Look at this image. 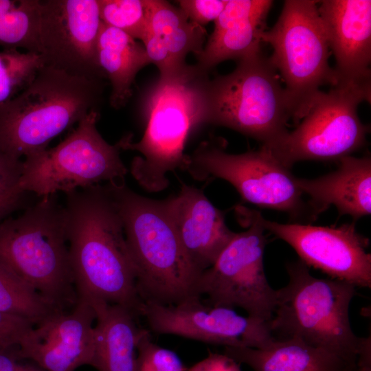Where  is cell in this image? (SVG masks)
Instances as JSON below:
<instances>
[{
  "mask_svg": "<svg viewBox=\"0 0 371 371\" xmlns=\"http://www.w3.org/2000/svg\"><path fill=\"white\" fill-rule=\"evenodd\" d=\"M288 284L276 290L269 327L275 339H295L357 365L370 338L357 336L349 319L356 286L311 275L302 261L286 265Z\"/></svg>",
  "mask_w": 371,
  "mask_h": 371,
  "instance_id": "obj_4",
  "label": "cell"
},
{
  "mask_svg": "<svg viewBox=\"0 0 371 371\" xmlns=\"http://www.w3.org/2000/svg\"><path fill=\"white\" fill-rule=\"evenodd\" d=\"M102 80L42 67L32 82L0 108V151L21 159L98 109Z\"/></svg>",
  "mask_w": 371,
  "mask_h": 371,
  "instance_id": "obj_5",
  "label": "cell"
},
{
  "mask_svg": "<svg viewBox=\"0 0 371 371\" xmlns=\"http://www.w3.org/2000/svg\"><path fill=\"white\" fill-rule=\"evenodd\" d=\"M269 0H229L214 21V27L196 65L208 72L223 61H238L261 53L262 36L273 5Z\"/></svg>",
  "mask_w": 371,
  "mask_h": 371,
  "instance_id": "obj_19",
  "label": "cell"
},
{
  "mask_svg": "<svg viewBox=\"0 0 371 371\" xmlns=\"http://www.w3.org/2000/svg\"><path fill=\"white\" fill-rule=\"evenodd\" d=\"M44 66L38 53L17 49L0 51V108L21 93Z\"/></svg>",
  "mask_w": 371,
  "mask_h": 371,
  "instance_id": "obj_27",
  "label": "cell"
},
{
  "mask_svg": "<svg viewBox=\"0 0 371 371\" xmlns=\"http://www.w3.org/2000/svg\"><path fill=\"white\" fill-rule=\"evenodd\" d=\"M338 168L319 177H296V183L318 215L334 205L339 215L357 219L371 213V159L345 156Z\"/></svg>",
  "mask_w": 371,
  "mask_h": 371,
  "instance_id": "obj_20",
  "label": "cell"
},
{
  "mask_svg": "<svg viewBox=\"0 0 371 371\" xmlns=\"http://www.w3.org/2000/svg\"><path fill=\"white\" fill-rule=\"evenodd\" d=\"M23 161L0 151V222L19 207L26 192L20 188Z\"/></svg>",
  "mask_w": 371,
  "mask_h": 371,
  "instance_id": "obj_30",
  "label": "cell"
},
{
  "mask_svg": "<svg viewBox=\"0 0 371 371\" xmlns=\"http://www.w3.org/2000/svg\"><path fill=\"white\" fill-rule=\"evenodd\" d=\"M34 326L23 318L0 312V353L15 355L20 343Z\"/></svg>",
  "mask_w": 371,
  "mask_h": 371,
  "instance_id": "obj_31",
  "label": "cell"
},
{
  "mask_svg": "<svg viewBox=\"0 0 371 371\" xmlns=\"http://www.w3.org/2000/svg\"><path fill=\"white\" fill-rule=\"evenodd\" d=\"M97 60L104 78L111 85V106H124L132 95V86L137 73L150 64L143 44L102 22Z\"/></svg>",
  "mask_w": 371,
  "mask_h": 371,
  "instance_id": "obj_23",
  "label": "cell"
},
{
  "mask_svg": "<svg viewBox=\"0 0 371 371\" xmlns=\"http://www.w3.org/2000/svg\"><path fill=\"white\" fill-rule=\"evenodd\" d=\"M140 316L157 334L224 347L262 349L275 340L269 322L240 315L234 308L210 304L201 297L170 305L144 302Z\"/></svg>",
  "mask_w": 371,
  "mask_h": 371,
  "instance_id": "obj_13",
  "label": "cell"
},
{
  "mask_svg": "<svg viewBox=\"0 0 371 371\" xmlns=\"http://www.w3.org/2000/svg\"><path fill=\"white\" fill-rule=\"evenodd\" d=\"M187 370L175 352L154 343L150 330L145 329L137 347L136 371Z\"/></svg>",
  "mask_w": 371,
  "mask_h": 371,
  "instance_id": "obj_29",
  "label": "cell"
},
{
  "mask_svg": "<svg viewBox=\"0 0 371 371\" xmlns=\"http://www.w3.org/2000/svg\"><path fill=\"white\" fill-rule=\"evenodd\" d=\"M0 262L56 311L76 304L65 207L54 194L0 222Z\"/></svg>",
  "mask_w": 371,
  "mask_h": 371,
  "instance_id": "obj_6",
  "label": "cell"
},
{
  "mask_svg": "<svg viewBox=\"0 0 371 371\" xmlns=\"http://www.w3.org/2000/svg\"><path fill=\"white\" fill-rule=\"evenodd\" d=\"M21 361L13 354L0 353V371H44L34 363Z\"/></svg>",
  "mask_w": 371,
  "mask_h": 371,
  "instance_id": "obj_34",
  "label": "cell"
},
{
  "mask_svg": "<svg viewBox=\"0 0 371 371\" xmlns=\"http://www.w3.org/2000/svg\"><path fill=\"white\" fill-rule=\"evenodd\" d=\"M261 223L265 230L288 243L307 266L356 287H371L370 241L354 223L339 227L283 224L263 216Z\"/></svg>",
  "mask_w": 371,
  "mask_h": 371,
  "instance_id": "obj_15",
  "label": "cell"
},
{
  "mask_svg": "<svg viewBox=\"0 0 371 371\" xmlns=\"http://www.w3.org/2000/svg\"><path fill=\"white\" fill-rule=\"evenodd\" d=\"M291 113L284 89L262 53L239 60L210 80L205 124L225 126L269 144L287 131Z\"/></svg>",
  "mask_w": 371,
  "mask_h": 371,
  "instance_id": "obj_8",
  "label": "cell"
},
{
  "mask_svg": "<svg viewBox=\"0 0 371 371\" xmlns=\"http://www.w3.org/2000/svg\"><path fill=\"white\" fill-rule=\"evenodd\" d=\"M179 8L192 23L201 27L215 20L220 15L227 0H181Z\"/></svg>",
  "mask_w": 371,
  "mask_h": 371,
  "instance_id": "obj_32",
  "label": "cell"
},
{
  "mask_svg": "<svg viewBox=\"0 0 371 371\" xmlns=\"http://www.w3.org/2000/svg\"><path fill=\"white\" fill-rule=\"evenodd\" d=\"M98 0H40L38 48L45 66L102 80Z\"/></svg>",
  "mask_w": 371,
  "mask_h": 371,
  "instance_id": "obj_14",
  "label": "cell"
},
{
  "mask_svg": "<svg viewBox=\"0 0 371 371\" xmlns=\"http://www.w3.org/2000/svg\"><path fill=\"white\" fill-rule=\"evenodd\" d=\"M95 313L91 366L98 371H136L137 347L145 328L138 316L115 304L91 306Z\"/></svg>",
  "mask_w": 371,
  "mask_h": 371,
  "instance_id": "obj_21",
  "label": "cell"
},
{
  "mask_svg": "<svg viewBox=\"0 0 371 371\" xmlns=\"http://www.w3.org/2000/svg\"><path fill=\"white\" fill-rule=\"evenodd\" d=\"M0 312L35 326L58 311L0 262Z\"/></svg>",
  "mask_w": 371,
  "mask_h": 371,
  "instance_id": "obj_26",
  "label": "cell"
},
{
  "mask_svg": "<svg viewBox=\"0 0 371 371\" xmlns=\"http://www.w3.org/2000/svg\"><path fill=\"white\" fill-rule=\"evenodd\" d=\"M370 101V86L343 85L321 91L295 129L262 144L284 167L304 160H338L365 144L368 128L358 106Z\"/></svg>",
  "mask_w": 371,
  "mask_h": 371,
  "instance_id": "obj_11",
  "label": "cell"
},
{
  "mask_svg": "<svg viewBox=\"0 0 371 371\" xmlns=\"http://www.w3.org/2000/svg\"><path fill=\"white\" fill-rule=\"evenodd\" d=\"M246 227L235 236L214 264L201 274L200 297L210 304L244 309L248 315L269 322L273 314L276 290L267 279L264 254L267 243L262 214L241 206L236 209Z\"/></svg>",
  "mask_w": 371,
  "mask_h": 371,
  "instance_id": "obj_12",
  "label": "cell"
},
{
  "mask_svg": "<svg viewBox=\"0 0 371 371\" xmlns=\"http://www.w3.org/2000/svg\"><path fill=\"white\" fill-rule=\"evenodd\" d=\"M224 353L254 371H359L357 366L295 339H275L267 347H225Z\"/></svg>",
  "mask_w": 371,
  "mask_h": 371,
  "instance_id": "obj_22",
  "label": "cell"
},
{
  "mask_svg": "<svg viewBox=\"0 0 371 371\" xmlns=\"http://www.w3.org/2000/svg\"><path fill=\"white\" fill-rule=\"evenodd\" d=\"M40 0H0V46L39 54Z\"/></svg>",
  "mask_w": 371,
  "mask_h": 371,
  "instance_id": "obj_25",
  "label": "cell"
},
{
  "mask_svg": "<svg viewBox=\"0 0 371 371\" xmlns=\"http://www.w3.org/2000/svg\"><path fill=\"white\" fill-rule=\"evenodd\" d=\"M187 371H241L239 363L226 354L210 352L208 355Z\"/></svg>",
  "mask_w": 371,
  "mask_h": 371,
  "instance_id": "obj_33",
  "label": "cell"
},
{
  "mask_svg": "<svg viewBox=\"0 0 371 371\" xmlns=\"http://www.w3.org/2000/svg\"><path fill=\"white\" fill-rule=\"evenodd\" d=\"M106 185L122 219L142 301L170 305L200 297L201 273L184 250L166 201L143 196L125 183Z\"/></svg>",
  "mask_w": 371,
  "mask_h": 371,
  "instance_id": "obj_3",
  "label": "cell"
},
{
  "mask_svg": "<svg viewBox=\"0 0 371 371\" xmlns=\"http://www.w3.org/2000/svg\"><path fill=\"white\" fill-rule=\"evenodd\" d=\"M69 258L78 299L124 306L138 317L144 302L123 225L106 183L65 194Z\"/></svg>",
  "mask_w": 371,
  "mask_h": 371,
  "instance_id": "obj_1",
  "label": "cell"
},
{
  "mask_svg": "<svg viewBox=\"0 0 371 371\" xmlns=\"http://www.w3.org/2000/svg\"><path fill=\"white\" fill-rule=\"evenodd\" d=\"M95 313L91 304L78 299L68 311L58 312L24 337L15 354L44 371H75L91 365Z\"/></svg>",
  "mask_w": 371,
  "mask_h": 371,
  "instance_id": "obj_16",
  "label": "cell"
},
{
  "mask_svg": "<svg viewBox=\"0 0 371 371\" xmlns=\"http://www.w3.org/2000/svg\"><path fill=\"white\" fill-rule=\"evenodd\" d=\"M183 170L197 181L219 178L231 183L247 203L287 213L292 221H312L317 215L296 183V177L269 153L230 154L213 141L186 155Z\"/></svg>",
  "mask_w": 371,
  "mask_h": 371,
  "instance_id": "obj_10",
  "label": "cell"
},
{
  "mask_svg": "<svg viewBox=\"0 0 371 371\" xmlns=\"http://www.w3.org/2000/svg\"><path fill=\"white\" fill-rule=\"evenodd\" d=\"M210 79L196 64H184L159 75L143 100L146 128L142 139L133 142L123 137V150H135L130 171L138 184L149 192L165 190L166 175L183 168L188 136L205 124Z\"/></svg>",
  "mask_w": 371,
  "mask_h": 371,
  "instance_id": "obj_2",
  "label": "cell"
},
{
  "mask_svg": "<svg viewBox=\"0 0 371 371\" xmlns=\"http://www.w3.org/2000/svg\"><path fill=\"white\" fill-rule=\"evenodd\" d=\"M165 201L184 250L201 274L214 264L236 232L227 226L224 212L200 189L182 183L178 194Z\"/></svg>",
  "mask_w": 371,
  "mask_h": 371,
  "instance_id": "obj_18",
  "label": "cell"
},
{
  "mask_svg": "<svg viewBox=\"0 0 371 371\" xmlns=\"http://www.w3.org/2000/svg\"><path fill=\"white\" fill-rule=\"evenodd\" d=\"M148 1V30L157 36L175 64L181 66L186 56L196 58L204 47L205 27L190 21L179 8L161 0Z\"/></svg>",
  "mask_w": 371,
  "mask_h": 371,
  "instance_id": "obj_24",
  "label": "cell"
},
{
  "mask_svg": "<svg viewBox=\"0 0 371 371\" xmlns=\"http://www.w3.org/2000/svg\"><path fill=\"white\" fill-rule=\"evenodd\" d=\"M315 1L287 0L262 41L273 49L269 60L285 82L291 118L302 120L324 85L335 83L330 45Z\"/></svg>",
  "mask_w": 371,
  "mask_h": 371,
  "instance_id": "obj_7",
  "label": "cell"
},
{
  "mask_svg": "<svg viewBox=\"0 0 371 371\" xmlns=\"http://www.w3.org/2000/svg\"><path fill=\"white\" fill-rule=\"evenodd\" d=\"M321 2L318 10L336 62L333 87L370 86L371 1Z\"/></svg>",
  "mask_w": 371,
  "mask_h": 371,
  "instance_id": "obj_17",
  "label": "cell"
},
{
  "mask_svg": "<svg viewBox=\"0 0 371 371\" xmlns=\"http://www.w3.org/2000/svg\"><path fill=\"white\" fill-rule=\"evenodd\" d=\"M98 109L91 111L56 146L25 157L20 188L41 197L106 183H124L128 170L121 139L110 144L98 132Z\"/></svg>",
  "mask_w": 371,
  "mask_h": 371,
  "instance_id": "obj_9",
  "label": "cell"
},
{
  "mask_svg": "<svg viewBox=\"0 0 371 371\" xmlns=\"http://www.w3.org/2000/svg\"><path fill=\"white\" fill-rule=\"evenodd\" d=\"M101 21L142 42L148 30V0H98Z\"/></svg>",
  "mask_w": 371,
  "mask_h": 371,
  "instance_id": "obj_28",
  "label": "cell"
}]
</instances>
